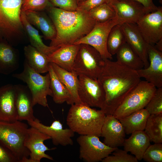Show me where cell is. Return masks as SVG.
I'll use <instances>...</instances> for the list:
<instances>
[{
    "instance_id": "29",
    "label": "cell",
    "mask_w": 162,
    "mask_h": 162,
    "mask_svg": "<svg viewBox=\"0 0 162 162\" xmlns=\"http://www.w3.org/2000/svg\"><path fill=\"white\" fill-rule=\"evenodd\" d=\"M150 115L147 110L144 108L119 120L123 127L125 134H129L136 131L144 130Z\"/></svg>"
},
{
    "instance_id": "2",
    "label": "cell",
    "mask_w": 162,
    "mask_h": 162,
    "mask_svg": "<svg viewBox=\"0 0 162 162\" xmlns=\"http://www.w3.org/2000/svg\"><path fill=\"white\" fill-rule=\"evenodd\" d=\"M47 9L56 33L50 46L60 47L74 44L88 34L96 23L88 12L81 10L67 11L54 7Z\"/></svg>"
},
{
    "instance_id": "44",
    "label": "cell",
    "mask_w": 162,
    "mask_h": 162,
    "mask_svg": "<svg viewBox=\"0 0 162 162\" xmlns=\"http://www.w3.org/2000/svg\"><path fill=\"white\" fill-rule=\"evenodd\" d=\"M160 3H162V0H160Z\"/></svg>"
},
{
    "instance_id": "42",
    "label": "cell",
    "mask_w": 162,
    "mask_h": 162,
    "mask_svg": "<svg viewBox=\"0 0 162 162\" xmlns=\"http://www.w3.org/2000/svg\"><path fill=\"white\" fill-rule=\"evenodd\" d=\"M154 46L157 50L162 52V39L157 42Z\"/></svg>"
},
{
    "instance_id": "23",
    "label": "cell",
    "mask_w": 162,
    "mask_h": 162,
    "mask_svg": "<svg viewBox=\"0 0 162 162\" xmlns=\"http://www.w3.org/2000/svg\"><path fill=\"white\" fill-rule=\"evenodd\" d=\"M150 140L144 130L134 131L125 139L124 149L134 155L138 161L142 159L143 154L150 145Z\"/></svg>"
},
{
    "instance_id": "14",
    "label": "cell",
    "mask_w": 162,
    "mask_h": 162,
    "mask_svg": "<svg viewBox=\"0 0 162 162\" xmlns=\"http://www.w3.org/2000/svg\"><path fill=\"white\" fill-rule=\"evenodd\" d=\"M51 137L38 129L31 127L28 128V136L24 142V146L30 152L27 162H40L44 158L52 160L53 158L46 154V151L53 150L55 148H49L44 144L45 140Z\"/></svg>"
},
{
    "instance_id": "30",
    "label": "cell",
    "mask_w": 162,
    "mask_h": 162,
    "mask_svg": "<svg viewBox=\"0 0 162 162\" xmlns=\"http://www.w3.org/2000/svg\"><path fill=\"white\" fill-rule=\"evenodd\" d=\"M116 54L117 62L130 68L136 71L144 67L142 60L126 42Z\"/></svg>"
},
{
    "instance_id": "24",
    "label": "cell",
    "mask_w": 162,
    "mask_h": 162,
    "mask_svg": "<svg viewBox=\"0 0 162 162\" xmlns=\"http://www.w3.org/2000/svg\"><path fill=\"white\" fill-rule=\"evenodd\" d=\"M24 12L28 21L41 32L46 40H52L55 38L56 34L55 27L50 17L39 11Z\"/></svg>"
},
{
    "instance_id": "33",
    "label": "cell",
    "mask_w": 162,
    "mask_h": 162,
    "mask_svg": "<svg viewBox=\"0 0 162 162\" xmlns=\"http://www.w3.org/2000/svg\"><path fill=\"white\" fill-rule=\"evenodd\" d=\"M88 13L96 22H106L116 17L115 11L107 3L100 5Z\"/></svg>"
},
{
    "instance_id": "3",
    "label": "cell",
    "mask_w": 162,
    "mask_h": 162,
    "mask_svg": "<svg viewBox=\"0 0 162 162\" xmlns=\"http://www.w3.org/2000/svg\"><path fill=\"white\" fill-rule=\"evenodd\" d=\"M106 115L102 110L92 108L82 103L71 105L66 124L74 133L80 135L101 136V129Z\"/></svg>"
},
{
    "instance_id": "4",
    "label": "cell",
    "mask_w": 162,
    "mask_h": 162,
    "mask_svg": "<svg viewBox=\"0 0 162 162\" xmlns=\"http://www.w3.org/2000/svg\"><path fill=\"white\" fill-rule=\"evenodd\" d=\"M23 0H0V40L12 46L20 43L25 32L21 18Z\"/></svg>"
},
{
    "instance_id": "31",
    "label": "cell",
    "mask_w": 162,
    "mask_h": 162,
    "mask_svg": "<svg viewBox=\"0 0 162 162\" xmlns=\"http://www.w3.org/2000/svg\"><path fill=\"white\" fill-rule=\"evenodd\" d=\"M151 142L162 143V113L150 115L144 130Z\"/></svg>"
},
{
    "instance_id": "32",
    "label": "cell",
    "mask_w": 162,
    "mask_h": 162,
    "mask_svg": "<svg viewBox=\"0 0 162 162\" xmlns=\"http://www.w3.org/2000/svg\"><path fill=\"white\" fill-rule=\"evenodd\" d=\"M126 43L125 37L121 25L117 24L111 29L107 41V48L112 56L116 54L121 46Z\"/></svg>"
},
{
    "instance_id": "11",
    "label": "cell",
    "mask_w": 162,
    "mask_h": 162,
    "mask_svg": "<svg viewBox=\"0 0 162 162\" xmlns=\"http://www.w3.org/2000/svg\"><path fill=\"white\" fill-rule=\"evenodd\" d=\"M91 135H80L77 139L80 146L79 158L86 162L101 161L117 148L110 147L99 139Z\"/></svg>"
},
{
    "instance_id": "8",
    "label": "cell",
    "mask_w": 162,
    "mask_h": 162,
    "mask_svg": "<svg viewBox=\"0 0 162 162\" xmlns=\"http://www.w3.org/2000/svg\"><path fill=\"white\" fill-rule=\"evenodd\" d=\"M104 60L99 52L86 44H80L72 70L78 75H83L97 79L104 65Z\"/></svg>"
},
{
    "instance_id": "1",
    "label": "cell",
    "mask_w": 162,
    "mask_h": 162,
    "mask_svg": "<svg viewBox=\"0 0 162 162\" xmlns=\"http://www.w3.org/2000/svg\"><path fill=\"white\" fill-rule=\"evenodd\" d=\"M98 79L105 93V101L102 110L106 115H113L141 80L136 70L108 59L105 60Z\"/></svg>"
},
{
    "instance_id": "13",
    "label": "cell",
    "mask_w": 162,
    "mask_h": 162,
    "mask_svg": "<svg viewBox=\"0 0 162 162\" xmlns=\"http://www.w3.org/2000/svg\"><path fill=\"white\" fill-rule=\"evenodd\" d=\"M107 3L115 11L120 25L126 23L136 24L149 13L142 4L133 0H109Z\"/></svg>"
},
{
    "instance_id": "18",
    "label": "cell",
    "mask_w": 162,
    "mask_h": 162,
    "mask_svg": "<svg viewBox=\"0 0 162 162\" xmlns=\"http://www.w3.org/2000/svg\"><path fill=\"white\" fill-rule=\"evenodd\" d=\"M125 133L119 120L113 115H106L101 129V136L104 137L103 143L112 148L123 146Z\"/></svg>"
},
{
    "instance_id": "26",
    "label": "cell",
    "mask_w": 162,
    "mask_h": 162,
    "mask_svg": "<svg viewBox=\"0 0 162 162\" xmlns=\"http://www.w3.org/2000/svg\"><path fill=\"white\" fill-rule=\"evenodd\" d=\"M48 72L50 77V87L53 101L57 104L66 102L71 105L74 104L70 93L57 76L50 63Z\"/></svg>"
},
{
    "instance_id": "25",
    "label": "cell",
    "mask_w": 162,
    "mask_h": 162,
    "mask_svg": "<svg viewBox=\"0 0 162 162\" xmlns=\"http://www.w3.org/2000/svg\"><path fill=\"white\" fill-rule=\"evenodd\" d=\"M21 18L24 31L28 36L31 45L48 56L59 47L46 45L38 30L29 23L26 18L25 12L22 10Z\"/></svg>"
},
{
    "instance_id": "43",
    "label": "cell",
    "mask_w": 162,
    "mask_h": 162,
    "mask_svg": "<svg viewBox=\"0 0 162 162\" xmlns=\"http://www.w3.org/2000/svg\"><path fill=\"white\" fill-rule=\"evenodd\" d=\"M78 3V4H79L82 3V2H84L86 0H76Z\"/></svg>"
},
{
    "instance_id": "15",
    "label": "cell",
    "mask_w": 162,
    "mask_h": 162,
    "mask_svg": "<svg viewBox=\"0 0 162 162\" xmlns=\"http://www.w3.org/2000/svg\"><path fill=\"white\" fill-rule=\"evenodd\" d=\"M31 126L35 128L51 137L53 144L63 146L72 145V138L75 133L70 129H63L62 124L58 120L54 121L50 126L42 123L38 118L27 121Z\"/></svg>"
},
{
    "instance_id": "7",
    "label": "cell",
    "mask_w": 162,
    "mask_h": 162,
    "mask_svg": "<svg viewBox=\"0 0 162 162\" xmlns=\"http://www.w3.org/2000/svg\"><path fill=\"white\" fill-rule=\"evenodd\" d=\"M157 88L146 81H141L126 97L113 115L118 119L145 108Z\"/></svg>"
},
{
    "instance_id": "12",
    "label": "cell",
    "mask_w": 162,
    "mask_h": 162,
    "mask_svg": "<svg viewBox=\"0 0 162 162\" xmlns=\"http://www.w3.org/2000/svg\"><path fill=\"white\" fill-rule=\"evenodd\" d=\"M136 24L146 42L154 46L162 39V7L146 14Z\"/></svg>"
},
{
    "instance_id": "28",
    "label": "cell",
    "mask_w": 162,
    "mask_h": 162,
    "mask_svg": "<svg viewBox=\"0 0 162 162\" xmlns=\"http://www.w3.org/2000/svg\"><path fill=\"white\" fill-rule=\"evenodd\" d=\"M24 50L25 60L31 68L40 74L48 72L50 62L48 56L31 45L25 46Z\"/></svg>"
},
{
    "instance_id": "40",
    "label": "cell",
    "mask_w": 162,
    "mask_h": 162,
    "mask_svg": "<svg viewBox=\"0 0 162 162\" xmlns=\"http://www.w3.org/2000/svg\"><path fill=\"white\" fill-rule=\"evenodd\" d=\"M0 162H19L12 152L0 142Z\"/></svg>"
},
{
    "instance_id": "39",
    "label": "cell",
    "mask_w": 162,
    "mask_h": 162,
    "mask_svg": "<svg viewBox=\"0 0 162 162\" xmlns=\"http://www.w3.org/2000/svg\"><path fill=\"white\" fill-rule=\"evenodd\" d=\"M109 0H86L78 4V9L89 12L92 9L105 3Z\"/></svg>"
},
{
    "instance_id": "20",
    "label": "cell",
    "mask_w": 162,
    "mask_h": 162,
    "mask_svg": "<svg viewBox=\"0 0 162 162\" xmlns=\"http://www.w3.org/2000/svg\"><path fill=\"white\" fill-rule=\"evenodd\" d=\"M15 91V104L18 120L27 121L34 120L32 94L27 86L14 85Z\"/></svg>"
},
{
    "instance_id": "5",
    "label": "cell",
    "mask_w": 162,
    "mask_h": 162,
    "mask_svg": "<svg viewBox=\"0 0 162 162\" xmlns=\"http://www.w3.org/2000/svg\"><path fill=\"white\" fill-rule=\"evenodd\" d=\"M28 129L27 124L21 121H0V142L12 152L19 162H27L29 158L30 152L24 145Z\"/></svg>"
},
{
    "instance_id": "9",
    "label": "cell",
    "mask_w": 162,
    "mask_h": 162,
    "mask_svg": "<svg viewBox=\"0 0 162 162\" xmlns=\"http://www.w3.org/2000/svg\"><path fill=\"white\" fill-rule=\"evenodd\" d=\"M118 24L117 18L107 21L96 23L92 30L86 35L76 42L74 44H85L95 48L104 60H112V56L108 52L107 41L109 33L112 28Z\"/></svg>"
},
{
    "instance_id": "27",
    "label": "cell",
    "mask_w": 162,
    "mask_h": 162,
    "mask_svg": "<svg viewBox=\"0 0 162 162\" xmlns=\"http://www.w3.org/2000/svg\"><path fill=\"white\" fill-rule=\"evenodd\" d=\"M57 76L70 93L74 104L81 103L78 94V75L74 71H68L56 64L50 63Z\"/></svg>"
},
{
    "instance_id": "34",
    "label": "cell",
    "mask_w": 162,
    "mask_h": 162,
    "mask_svg": "<svg viewBox=\"0 0 162 162\" xmlns=\"http://www.w3.org/2000/svg\"><path fill=\"white\" fill-rule=\"evenodd\" d=\"M145 108L150 115L162 113V87L157 88Z\"/></svg>"
},
{
    "instance_id": "38",
    "label": "cell",
    "mask_w": 162,
    "mask_h": 162,
    "mask_svg": "<svg viewBox=\"0 0 162 162\" xmlns=\"http://www.w3.org/2000/svg\"><path fill=\"white\" fill-rule=\"evenodd\" d=\"M52 7L67 11H75L78 8L76 0H49Z\"/></svg>"
},
{
    "instance_id": "35",
    "label": "cell",
    "mask_w": 162,
    "mask_h": 162,
    "mask_svg": "<svg viewBox=\"0 0 162 162\" xmlns=\"http://www.w3.org/2000/svg\"><path fill=\"white\" fill-rule=\"evenodd\" d=\"M142 159L147 162H162V143L150 144L145 152Z\"/></svg>"
},
{
    "instance_id": "37",
    "label": "cell",
    "mask_w": 162,
    "mask_h": 162,
    "mask_svg": "<svg viewBox=\"0 0 162 162\" xmlns=\"http://www.w3.org/2000/svg\"><path fill=\"white\" fill-rule=\"evenodd\" d=\"M51 7L49 0H23L21 10L40 11Z\"/></svg>"
},
{
    "instance_id": "19",
    "label": "cell",
    "mask_w": 162,
    "mask_h": 162,
    "mask_svg": "<svg viewBox=\"0 0 162 162\" xmlns=\"http://www.w3.org/2000/svg\"><path fill=\"white\" fill-rule=\"evenodd\" d=\"M14 85L7 84L0 87V121L12 122L17 120Z\"/></svg>"
},
{
    "instance_id": "10",
    "label": "cell",
    "mask_w": 162,
    "mask_h": 162,
    "mask_svg": "<svg viewBox=\"0 0 162 162\" xmlns=\"http://www.w3.org/2000/svg\"><path fill=\"white\" fill-rule=\"evenodd\" d=\"M78 80V94L81 103L102 110L105 101V93L98 79L80 75Z\"/></svg>"
},
{
    "instance_id": "22",
    "label": "cell",
    "mask_w": 162,
    "mask_h": 162,
    "mask_svg": "<svg viewBox=\"0 0 162 162\" xmlns=\"http://www.w3.org/2000/svg\"><path fill=\"white\" fill-rule=\"evenodd\" d=\"M18 51L6 41L0 40V74H11L19 67Z\"/></svg>"
},
{
    "instance_id": "36",
    "label": "cell",
    "mask_w": 162,
    "mask_h": 162,
    "mask_svg": "<svg viewBox=\"0 0 162 162\" xmlns=\"http://www.w3.org/2000/svg\"><path fill=\"white\" fill-rule=\"evenodd\" d=\"M111 155H109L101 161L102 162H137L134 156L128 153L125 150L117 148Z\"/></svg>"
},
{
    "instance_id": "41",
    "label": "cell",
    "mask_w": 162,
    "mask_h": 162,
    "mask_svg": "<svg viewBox=\"0 0 162 162\" xmlns=\"http://www.w3.org/2000/svg\"><path fill=\"white\" fill-rule=\"evenodd\" d=\"M142 4L148 13L155 11L158 8L154 3L152 0H133Z\"/></svg>"
},
{
    "instance_id": "21",
    "label": "cell",
    "mask_w": 162,
    "mask_h": 162,
    "mask_svg": "<svg viewBox=\"0 0 162 162\" xmlns=\"http://www.w3.org/2000/svg\"><path fill=\"white\" fill-rule=\"evenodd\" d=\"M80 46V44H73L60 47L48 56L49 61L71 71Z\"/></svg>"
},
{
    "instance_id": "17",
    "label": "cell",
    "mask_w": 162,
    "mask_h": 162,
    "mask_svg": "<svg viewBox=\"0 0 162 162\" xmlns=\"http://www.w3.org/2000/svg\"><path fill=\"white\" fill-rule=\"evenodd\" d=\"M125 37L126 42L142 60L144 68L149 64L148 49L149 44L145 40L136 23H126L120 25Z\"/></svg>"
},
{
    "instance_id": "16",
    "label": "cell",
    "mask_w": 162,
    "mask_h": 162,
    "mask_svg": "<svg viewBox=\"0 0 162 162\" xmlns=\"http://www.w3.org/2000/svg\"><path fill=\"white\" fill-rule=\"evenodd\" d=\"M149 64L143 69L136 70L140 77L151 83L156 88L162 87V52L154 46L149 45L148 51Z\"/></svg>"
},
{
    "instance_id": "6",
    "label": "cell",
    "mask_w": 162,
    "mask_h": 162,
    "mask_svg": "<svg viewBox=\"0 0 162 162\" xmlns=\"http://www.w3.org/2000/svg\"><path fill=\"white\" fill-rule=\"evenodd\" d=\"M12 76L26 83L32 94L34 106L38 104L48 107L47 97H52L50 87V77L49 73L42 76L28 65L25 60L23 70L20 73L13 74Z\"/></svg>"
}]
</instances>
